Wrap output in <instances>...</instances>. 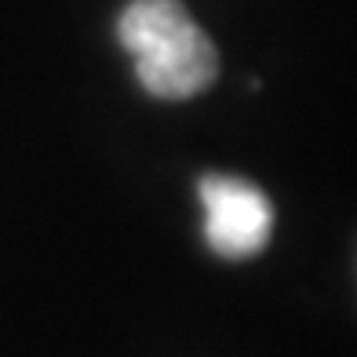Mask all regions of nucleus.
<instances>
[{
	"label": "nucleus",
	"mask_w": 357,
	"mask_h": 357,
	"mask_svg": "<svg viewBox=\"0 0 357 357\" xmlns=\"http://www.w3.org/2000/svg\"><path fill=\"white\" fill-rule=\"evenodd\" d=\"M117 37L135 59L139 84L157 99H193L219 77L215 44L190 19L183 0H132L121 11Z\"/></svg>",
	"instance_id": "f257e3e1"
},
{
	"label": "nucleus",
	"mask_w": 357,
	"mask_h": 357,
	"mask_svg": "<svg viewBox=\"0 0 357 357\" xmlns=\"http://www.w3.org/2000/svg\"><path fill=\"white\" fill-rule=\"evenodd\" d=\"M201 204H204V237L212 252L222 259H252L266 248L273 208L266 193L234 175H204L201 178Z\"/></svg>",
	"instance_id": "f03ea898"
}]
</instances>
